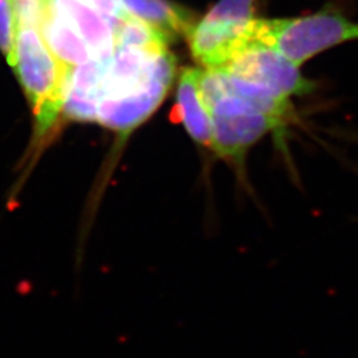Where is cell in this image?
<instances>
[{
  "mask_svg": "<svg viewBox=\"0 0 358 358\" xmlns=\"http://www.w3.org/2000/svg\"><path fill=\"white\" fill-rule=\"evenodd\" d=\"M202 92L213 128V152L242 164L245 153L266 134H280L288 124L226 90L214 71L203 69Z\"/></svg>",
  "mask_w": 358,
  "mask_h": 358,
  "instance_id": "6da1fadb",
  "label": "cell"
},
{
  "mask_svg": "<svg viewBox=\"0 0 358 358\" xmlns=\"http://www.w3.org/2000/svg\"><path fill=\"white\" fill-rule=\"evenodd\" d=\"M11 66L32 106L36 138L43 140L63 112L72 69L53 55L41 31L34 27L17 28Z\"/></svg>",
  "mask_w": 358,
  "mask_h": 358,
  "instance_id": "7a4b0ae2",
  "label": "cell"
},
{
  "mask_svg": "<svg viewBox=\"0 0 358 358\" xmlns=\"http://www.w3.org/2000/svg\"><path fill=\"white\" fill-rule=\"evenodd\" d=\"M353 40H358V23L329 8L297 17H255L248 31V47H268L299 66L321 52Z\"/></svg>",
  "mask_w": 358,
  "mask_h": 358,
  "instance_id": "3957f363",
  "label": "cell"
},
{
  "mask_svg": "<svg viewBox=\"0 0 358 358\" xmlns=\"http://www.w3.org/2000/svg\"><path fill=\"white\" fill-rule=\"evenodd\" d=\"M217 71L254 83L288 100L315 90V83L301 75L299 65L263 45L248 47Z\"/></svg>",
  "mask_w": 358,
  "mask_h": 358,
  "instance_id": "277c9868",
  "label": "cell"
},
{
  "mask_svg": "<svg viewBox=\"0 0 358 358\" xmlns=\"http://www.w3.org/2000/svg\"><path fill=\"white\" fill-rule=\"evenodd\" d=\"M90 47L94 60L109 62L117 47V28L121 20L101 13L88 0H48ZM124 20V19H122Z\"/></svg>",
  "mask_w": 358,
  "mask_h": 358,
  "instance_id": "5b68a950",
  "label": "cell"
},
{
  "mask_svg": "<svg viewBox=\"0 0 358 358\" xmlns=\"http://www.w3.org/2000/svg\"><path fill=\"white\" fill-rule=\"evenodd\" d=\"M202 68H183L176 92L179 121L198 145L213 149L211 118L202 92Z\"/></svg>",
  "mask_w": 358,
  "mask_h": 358,
  "instance_id": "8992f818",
  "label": "cell"
},
{
  "mask_svg": "<svg viewBox=\"0 0 358 358\" xmlns=\"http://www.w3.org/2000/svg\"><path fill=\"white\" fill-rule=\"evenodd\" d=\"M125 11L152 27L169 43L186 38L196 19L192 11L169 0H121Z\"/></svg>",
  "mask_w": 358,
  "mask_h": 358,
  "instance_id": "52a82bcc",
  "label": "cell"
},
{
  "mask_svg": "<svg viewBox=\"0 0 358 358\" xmlns=\"http://www.w3.org/2000/svg\"><path fill=\"white\" fill-rule=\"evenodd\" d=\"M40 31L53 55L71 69L94 60L84 38L66 19L53 11L51 7H48Z\"/></svg>",
  "mask_w": 358,
  "mask_h": 358,
  "instance_id": "ba28073f",
  "label": "cell"
},
{
  "mask_svg": "<svg viewBox=\"0 0 358 358\" xmlns=\"http://www.w3.org/2000/svg\"><path fill=\"white\" fill-rule=\"evenodd\" d=\"M256 1L257 0H217L203 17L223 24L248 27L255 19Z\"/></svg>",
  "mask_w": 358,
  "mask_h": 358,
  "instance_id": "9c48e42d",
  "label": "cell"
},
{
  "mask_svg": "<svg viewBox=\"0 0 358 358\" xmlns=\"http://www.w3.org/2000/svg\"><path fill=\"white\" fill-rule=\"evenodd\" d=\"M16 34L17 20L13 0H0V51L10 65L13 63Z\"/></svg>",
  "mask_w": 358,
  "mask_h": 358,
  "instance_id": "30bf717a",
  "label": "cell"
},
{
  "mask_svg": "<svg viewBox=\"0 0 358 358\" xmlns=\"http://www.w3.org/2000/svg\"><path fill=\"white\" fill-rule=\"evenodd\" d=\"M13 7L19 27H34L40 29L48 13V0H13Z\"/></svg>",
  "mask_w": 358,
  "mask_h": 358,
  "instance_id": "8fae6325",
  "label": "cell"
},
{
  "mask_svg": "<svg viewBox=\"0 0 358 358\" xmlns=\"http://www.w3.org/2000/svg\"><path fill=\"white\" fill-rule=\"evenodd\" d=\"M93 6H96L101 13L112 16L115 19H127L129 13L125 11L121 0H88Z\"/></svg>",
  "mask_w": 358,
  "mask_h": 358,
  "instance_id": "7c38bea8",
  "label": "cell"
}]
</instances>
